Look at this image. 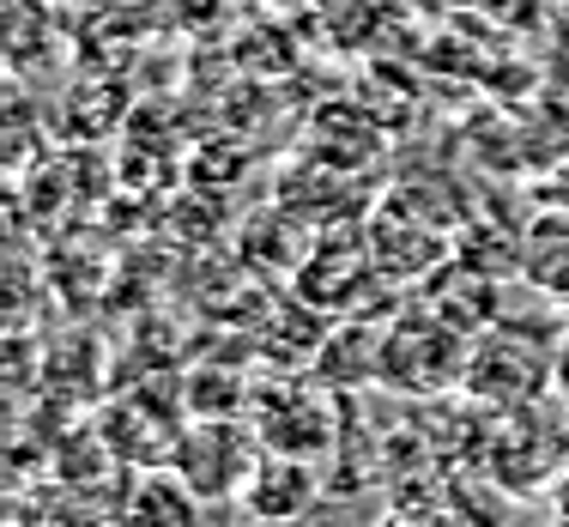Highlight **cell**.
<instances>
[{
  "mask_svg": "<svg viewBox=\"0 0 569 527\" xmlns=\"http://www.w3.org/2000/svg\"><path fill=\"white\" fill-rule=\"evenodd\" d=\"M254 461H261V449H254V430L237 425V418H207V425H194L182 443L170 449V467L182 473L188 485L200 491V504L219 509L230 497H242V485H249Z\"/></svg>",
  "mask_w": 569,
  "mask_h": 527,
  "instance_id": "6da1fadb",
  "label": "cell"
},
{
  "mask_svg": "<svg viewBox=\"0 0 569 527\" xmlns=\"http://www.w3.org/2000/svg\"><path fill=\"white\" fill-rule=\"evenodd\" d=\"M237 504L249 509V516H261V521L316 516V467H309L303 455H291V449H267L261 461H254Z\"/></svg>",
  "mask_w": 569,
  "mask_h": 527,
  "instance_id": "7a4b0ae2",
  "label": "cell"
},
{
  "mask_svg": "<svg viewBox=\"0 0 569 527\" xmlns=\"http://www.w3.org/2000/svg\"><path fill=\"white\" fill-rule=\"evenodd\" d=\"M133 521H194V516H207V504H200V491L182 479L176 467H152V473H140L133 479V497L128 504Z\"/></svg>",
  "mask_w": 569,
  "mask_h": 527,
  "instance_id": "3957f363",
  "label": "cell"
}]
</instances>
